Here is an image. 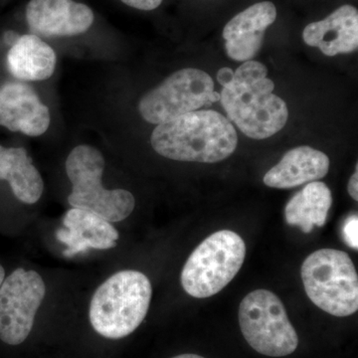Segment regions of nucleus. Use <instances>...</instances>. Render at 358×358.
I'll return each instance as SVG.
<instances>
[{
  "mask_svg": "<svg viewBox=\"0 0 358 358\" xmlns=\"http://www.w3.org/2000/svg\"><path fill=\"white\" fill-rule=\"evenodd\" d=\"M212 78L204 71L185 68L173 73L138 102V113L145 122L164 124L219 101Z\"/></svg>",
  "mask_w": 358,
  "mask_h": 358,
  "instance_id": "8",
  "label": "nucleus"
},
{
  "mask_svg": "<svg viewBox=\"0 0 358 358\" xmlns=\"http://www.w3.org/2000/svg\"><path fill=\"white\" fill-rule=\"evenodd\" d=\"M6 279V270L2 267L1 264H0V286H1L2 282Z\"/></svg>",
  "mask_w": 358,
  "mask_h": 358,
  "instance_id": "24",
  "label": "nucleus"
},
{
  "mask_svg": "<svg viewBox=\"0 0 358 358\" xmlns=\"http://www.w3.org/2000/svg\"><path fill=\"white\" fill-rule=\"evenodd\" d=\"M157 154L178 162L215 164L236 150V129L216 110H194L157 124L150 136Z\"/></svg>",
  "mask_w": 358,
  "mask_h": 358,
  "instance_id": "1",
  "label": "nucleus"
},
{
  "mask_svg": "<svg viewBox=\"0 0 358 358\" xmlns=\"http://www.w3.org/2000/svg\"><path fill=\"white\" fill-rule=\"evenodd\" d=\"M348 193L355 201L358 200V166L355 169V173L352 174L348 186Z\"/></svg>",
  "mask_w": 358,
  "mask_h": 358,
  "instance_id": "22",
  "label": "nucleus"
},
{
  "mask_svg": "<svg viewBox=\"0 0 358 358\" xmlns=\"http://www.w3.org/2000/svg\"><path fill=\"white\" fill-rule=\"evenodd\" d=\"M233 77H234V71L230 68L225 67L218 71L217 80L222 87L229 84L232 81Z\"/></svg>",
  "mask_w": 358,
  "mask_h": 358,
  "instance_id": "21",
  "label": "nucleus"
},
{
  "mask_svg": "<svg viewBox=\"0 0 358 358\" xmlns=\"http://www.w3.org/2000/svg\"><path fill=\"white\" fill-rule=\"evenodd\" d=\"M64 228L56 235L67 246L63 255L72 258L87 250H109L117 246L120 235L112 223L92 212L71 208L63 219Z\"/></svg>",
  "mask_w": 358,
  "mask_h": 358,
  "instance_id": "13",
  "label": "nucleus"
},
{
  "mask_svg": "<svg viewBox=\"0 0 358 358\" xmlns=\"http://www.w3.org/2000/svg\"><path fill=\"white\" fill-rule=\"evenodd\" d=\"M95 15L86 4L74 0H30L26 20L34 35L76 36L88 31Z\"/></svg>",
  "mask_w": 358,
  "mask_h": 358,
  "instance_id": "10",
  "label": "nucleus"
},
{
  "mask_svg": "<svg viewBox=\"0 0 358 358\" xmlns=\"http://www.w3.org/2000/svg\"><path fill=\"white\" fill-rule=\"evenodd\" d=\"M152 296V284L143 273H115L96 289L90 303V322L103 338H126L147 317Z\"/></svg>",
  "mask_w": 358,
  "mask_h": 358,
  "instance_id": "3",
  "label": "nucleus"
},
{
  "mask_svg": "<svg viewBox=\"0 0 358 358\" xmlns=\"http://www.w3.org/2000/svg\"><path fill=\"white\" fill-rule=\"evenodd\" d=\"M305 43L317 47L329 57L348 54L358 48V11L357 7L345 4L324 20L306 26Z\"/></svg>",
  "mask_w": 358,
  "mask_h": 358,
  "instance_id": "14",
  "label": "nucleus"
},
{
  "mask_svg": "<svg viewBox=\"0 0 358 358\" xmlns=\"http://www.w3.org/2000/svg\"><path fill=\"white\" fill-rule=\"evenodd\" d=\"M301 280L310 300L334 317H350L358 310V275L345 252L320 249L306 259Z\"/></svg>",
  "mask_w": 358,
  "mask_h": 358,
  "instance_id": "5",
  "label": "nucleus"
},
{
  "mask_svg": "<svg viewBox=\"0 0 358 358\" xmlns=\"http://www.w3.org/2000/svg\"><path fill=\"white\" fill-rule=\"evenodd\" d=\"M246 245L237 233L221 230L207 237L186 261L180 281L193 298L206 299L222 291L241 270Z\"/></svg>",
  "mask_w": 358,
  "mask_h": 358,
  "instance_id": "6",
  "label": "nucleus"
},
{
  "mask_svg": "<svg viewBox=\"0 0 358 358\" xmlns=\"http://www.w3.org/2000/svg\"><path fill=\"white\" fill-rule=\"evenodd\" d=\"M333 196L329 186L313 181L289 200L285 208V217L289 225L310 233L315 226L322 227L326 224Z\"/></svg>",
  "mask_w": 358,
  "mask_h": 358,
  "instance_id": "18",
  "label": "nucleus"
},
{
  "mask_svg": "<svg viewBox=\"0 0 358 358\" xmlns=\"http://www.w3.org/2000/svg\"><path fill=\"white\" fill-rule=\"evenodd\" d=\"M275 18L277 8L271 1L258 2L234 16L223 29L228 57L243 63L253 60L262 47L266 31Z\"/></svg>",
  "mask_w": 358,
  "mask_h": 358,
  "instance_id": "12",
  "label": "nucleus"
},
{
  "mask_svg": "<svg viewBox=\"0 0 358 358\" xmlns=\"http://www.w3.org/2000/svg\"><path fill=\"white\" fill-rule=\"evenodd\" d=\"M106 162L98 148L80 145L66 159V173L72 183L68 202L72 208L95 213L110 223L121 222L133 213L136 199L126 189L103 188Z\"/></svg>",
  "mask_w": 358,
  "mask_h": 358,
  "instance_id": "4",
  "label": "nucleus"
},
{
  "mask_svg": "<svg viewBox=\"0 0 358 358\" xmlns=\"http://www.w3.org/2000/svg\"><path fill=\"white\" fill-rule=\"evenodd\" d=\"M173 358H205V357H200V355H192V353H186V355H178V357H174Z\"/></svg>",
  "mask_w": 358,
  "mask_h": 358,
  "instance_id": "23",
  "label": "nucleus"
},
{
  "mask_svg": "<svg viewBox=\"0 0 358 358\" xmlns=\"http://www.w3.org/2000/svg\"><path fill=\"white\" fill-rule=\"evenodd\" d=\"M0 180H6L14 196L25 204L36 203L43 194L41 174L23 148L0 145Z\"/></svg>",
  "mask_w": 358,
  "mask_h": 358,
  "instance_id": "17",
  "label": "nucleus"
},
{
  "mask_svg": "<svg viewBox=\"0 0 358 358\" xmlns=\"http://www.w3.org/2000/svg\"><path fill=\"white\" fill-rule=\"evenodd\" d=\"M329 157L308 145L294 148L264 176L268 187L289 189L324 178L329 171Z\"/></svg>",
  "mask_w": 358,
  "mask_h": 358,
  "instance_id": "15",
  "label": "nucleus"
},
{
  "mask_svg": "<svg viewBox=\"0 0 358 358\" xmlns=\"http://www.w3.org/2000/svg\"><path fill=\"white\" fill-rule=\"evenodd\" d=\"M46 294L43 279L35 271L18 268L0 286V339L9 345L24 343Z\"/></svg>",
  "mask_w": 358,
  "mask_h": 358,
  "instance_id": "9",
  "label": "nucleus"
},
{
  "mask_svg": "<svg viewBox=\"0 0 358 358\" xmlns=\"http://www.w3.org/2000/svg\"><path fill=\"white\" fill-rule=\"evenodd\" d=\"M239 324L249 345L266 357H287L298 348V334L282 301L268 289H256L245 296L240 303Z\"/></svg>",
  "mask_w": 358,
  "mask_h": 358,
  "instance_id": "7",
  "label": "nucleus"
},
{
  "mask_svg": "<svg viewBox=\"0 0 358 358\" xmlns=\"http://www.w3.org/2000/svg\"><path fill=\"white\" fill-rule=\"evenodd\" d=\"M57 56L39 36L26 34L16 39L7 54L9 72L21 81H44L53 76Z\"/></svg>",
  "mask_w": 358,
  "mask_h": 358,
  "instance_id": "16",
  "label": "nucleus"
},
{
  "mask_svg": "<svg viewBox=\"0 0 358 358\" xmlns=\"http://www.w3.org/2000/svg\"><path fill=\"white\" fill-rule=\"evenodd\" d=\"M51 122L50 110L29 85L7 82L0 86V126L14 133L39 136Z\"/></svg>",
  "mask_w": 358,
  "mask_h": 358,
  "instance_id": "11",
  "label": "nucleus"
},
{
  "mask_svg": "<svg viewBox=\"0 0 358 358\" xmlns=\"http://www.w3.org/2000/svg\"><path fill=\"white\" fill-rule=\"evenodd\" d=\"M262 63L250 60L239 66L220 93L221 103L238 129L253 140H265L286 126V102L273 94L275 84Z\"/></svg>",
  "mask_w": 358,
  "mask_h": 358,
  "instance_id": "2",
  "label": "nucleus"
},
{
  "mask_svg": "<svg viewBox=\"0 0 358 358\" xmlns=\"http://www.w3.org/2000/svg\"><path fill=\"white\" fill-rule=\"evenodd\" d=\"M343 236L345 243L350 248L358 249V217L357 215L350 216L346 219L343 226Z\"/></svg>",
  "mask_w": 358,
  "mask_h": 358,
  "instance_id": "19",
  "label": "nucleus"
},
{
  "mask_svg": "<svg viewBox=\"0 0 358 358\" xmlns=\"http://www.w3.org/2000/svg\"><path fill=\"white\" fill-rule=\"evenodd\" d=\"M124 4L140 10L150 11L157 9L162 0H121Z\"/></svg>",
  "mask_w": 358,
  "mask_h": 358,
  "instance_id": "20",
  "label": "nucleus"
}]
</instances>
